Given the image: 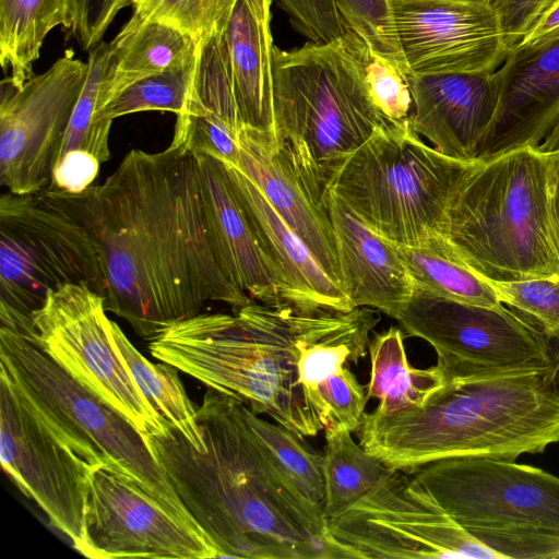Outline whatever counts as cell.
<instances>
[{"label": "cell", "mask_w": 559, "mask_h": 559, "mask_svg": "<svg viewBox=\"0 0 559 559\" xmlns=\"http://www.w3.org/2000/svg\"><path fill=\"white\" fill-rule=\"evenodd\" d=\"M91 235L106 277L107 311L144 340L195 317L209 301L252 299L212 252L197 156L182 147L131 150L107 180L81 193L41 190Z\"/></svg>", "instance_id": "cell-1"}, {"label": "cell", "mask_w": 559, "mask_h": 559, "mask_svg": "<svg viewBox=\"0 0 559 559\" xmlns=\"http://www.w3.org/2000/svg\"><path fill=\"white\" fill-rule=\"evenodd\" d=\"M241 405L207 389L198 408L204 452L166 419L142 438L216 558L338 559L324 511L276 469Z\"/></svg>", "instance_id": "cell-2"}, {"label": "cell", "mask_w": 559, "mask_h": 559, "mask_svg": "<svg viewBox=\"0 0 559 559\" xmlns=\"http://www.w3.org/2000/svg\"><path fill=\"white\" fill-rule=\"evenodd\" d=\"M359 443L413 473L450 457L515 461L559 442V371L447 380L419 407L365 413Z\"/></svg>", "instance_id": "cell-3"}, {"label": "cell", "mask_w": 559, "mask_h": 559, "mask_svg": "<svg viewBox=\"0 0 559 559\" xmlns=\"http://www.w3.org/2000/svg\"><path fill=\"white\" fill-rule=\"evenodd\" d=\"M165 329L151 355L306 438L323 430L299 373L311 313L257 301Z\"/></svg>", "instance_id": "cell-4"}, {"label": "cell", "mask_w": 559, "mask_h": 559, "mask_svg": "<svg viewBox=\"0 0 559 559\" xmlns=\"http://www.w3.org/2000/svg\"><path fill=\"white\" fill-rule=\"evenodd\" d=\"M274 140L321 209L347 159L389 121L347 29L328 43L273 50Z\"/></svg>", "instance_id": "cell-5"}, {"label": "cell", "mask_w": 559, "mask_h": 559, "mask_svg": "<svg viewBox=\"0 0 559 559\" xmlns=\"http://www.w3.org/2000/svg\"><path fill=\"white\" fill-rule=\"evenodd\" d=\"M551 162L532 146L479 160L448 211L450 258L498 282L559 277Z\"/></svg>", "instance_id": "cell-6"}, {"label": "cell", "mask_w": 559, "mask_h": 559, "mask_svg": "<svg viewBox=\"0 0 559 559\" xmlns=\"http://www.w3.org/2000/svg\"><path fill=\"white\" fill-rule=\"evenodd\" d=\"M478 163L426 144L408 118L380 128L342 166L330 190L383 238L447 254L450 204Z\"/></svg>", "instance_id": "cell-7"}, {"label": "cell", "mask_w": 559, "mask_h": 559, "mask_svg": "<svg viewBox=\"0 0 559 559\" xmlns=\"http://www.w3.org/2000/svg\"><path fill=\"white\" fill-rule=\"evenodd\" d=\"M438 504L502 559H559V477L491 457H450L411 473Z\"/></svg>", "instance_id": "cell-8"}, {"label": "cell", "mask_w": 559, "mask_h": 559, "mask_svg": "<svg viewBox=\"0 0 559 559\" xmlns=\"http://www.w3.org/2000/svg\"><path fill=\"white\" fill-rule=\"evenodd\" d=\"M0 367L79 454L93 465L107 466L132 480L204 535L142 435L128 419L73 379L35 343L4 326H0Z\"/></svg>", "instance_id": "cell-9"}, {"label": "cell", "mask_w": 559, "mask_h": 559, "mask_svg": "<svg viewBox=\"0 0 559 559\" xmlns=\"http://www.w3.org/2000/svg\"><path fill=\"white\" fill-rule=\"evenodd\" d=\"M85 284L105 298L106 277L91 235L44 191L0 198V326L34 340L33 312L47 295Z\"/></svg>", "instance_id": "cell-10"}, {"label": "cell", "mask_w": 559, "mask_h": 559, "mask_svg": "<svg viewBox=\"0 0 559 559\" xmlns=\"http://www.w3.org/2000/svg\"><path fill=\"white\" fill-rule=\"evenodd\" d=\"M395 320L437 353L445 381L559 371L549 337L503 305L488 307L414 287Z\"/></svg>", "instance_id": "cell-11"}, {"label": "cell", "mask_w": 559, "mask_h": 559, "mask_svg": "<svg viewBox=\"0 0 559 559\" xmlns=\"http://www.w3.org/2000/svg\"><path fill=\"white\" fill-rule=\"evenodd\" d=\"M328 525L343 559H502L452 519L412 474L400 469Z\"/></svg>", "instance_id": "cell-12"}, {"label": "cell", "mask_w": 559, "mask_h": 559, "mask_svg": "<svg viewBox=\"0 0 559 559\" xmlns=\"http://www.w3.org/2000/svg\"><path fill=\"white\" fill-rule=\"evenodd\" d=\"M106 311L104 298L87 285L59 287L33 312L32 342L141 435L160 432L165 418L132 380L116 349Z\"/></svg>", "instance_id": "cell-13"}, {"label": "cell", "mask_w": 559, "mask_h": 559, "mask_svg": "<svg viewBox=\"0 0 559 559\" xmlns=\"http://www.w3.org/2000/svg\"><path fill=\"white\" fill-rule=\"evenodd\" d=\"M0 459L15 486L38 504L49 524L78 550L84 539L90 479L98 466L51 428L3 369Z\"/></svg>", "instance_id": "cell-14"}, {"label": "cell", "mask_w": 559, "mask_h": 559, "mask_svg": "<svg viewBox=\"0 0 559 559\" xmlns=\"http://www.w3.org/2000/svg\"><path fill=\"white\" fill-rule=\"evenodd\" d=\"M88 74L72 49L22 85L1 81L0 182L16 194L37 193L52 165Z\"/></svg>", "instance_id": "cell-15"}, {"label": "cell", "mask_w": 559, "mask_h": 559, "mask_svg": "<svg viewBox=\"0 0 559 559\" xmlns=\"http://www.w3.org/2000/svg\"><path fill=\"white\" fill-rule=\"evenodd\" d=\"M91 559L216 558L209 539L132 480L96 467L90 479L84 539Z\"/></svg>", "instance_id": "cell-16"}, {"label": "cell", "mask_w": 559, "mask_h": 559, "mask_svg": "<svg viewBox=\"0 0 559 559\" xmlns=\"http://www.w3.org/2000/svg\"><path fill=\"white\" fill-rule=\"evenodd\" d=\"M397 43L409 74L493 72L509 49L489 4L391 0Z\"/></svg>", "instance_id": "cell-17"}, {"label": "cell", "mask_w": 559, "mask_h": 559, "mask_svg": "<svg viewBox=\"0 0 559 559\" xmlns=\"http://www.w3.org/2000/svg\"><path fill=\"white\" fill-rule=\"evenodd\" d=\"M499 104L476 159L537 147L559 119V31L516 44L495 71Z\"/></svg>", "instance_id": "cell-18"}, {"label": "cell", "mask_w": 559, "mask_h": 559, "mask_svg": "<svg viewBox=\"0 0 559 559\" xmlns=\"http://www.w3.org/2000/svg\"><path fill=\"white\" fill-rule=\"evenodd\" d=\"M414 131L449 157L475 160L497 112L493 72L409 74Z\"/></svg>", "instance_id": "cell-19"}, {"label": "cell", "mask_w": 559, "mask_h": 559, "mask_svg": "<svg viewBox=\"0 0 559 559\" xmlns=\"http://www.w3.org/2000/svg\"><path fill=\"white\" fill-rule=\"evenodd\" d=\"M226 166L280 294L282 307L301 313L352 310L347 296L254 182L241 169L227 163Z\"/></svg>", "instance_id": "cell-20"}, {"label": "cell", "mask_w": 559, "mask_h": 559, "mask_svg": "<svg viewBox=\"0 0 559 559\" xmlns=\"http://www.w3.org/2000/svg\"><path fill=\"white\" fill-rule=\"evenodd\" d=\"M224 25L198 44L191 84L170 145L194 155H213L238 167V136L243 124L233 88Z\"/></svg>", "instance_id": "cell-21"}, {"label": "cell", "mask_w": 559, "mask_h": 559, "mask_svg": "<svg viewBox=\"0 0 559 559\" xmlns=\"http://www.w3.org/2000/svg\"><path fill=\"white\" fill-rule=\"evenodd\" d=\"M195 156L207 238L222 272L257 302L282 307L280 294L237 197L226 163L209 154Z\"/></svg>", "instance_id": "cell-22"}, {"label": "cell", "mask_w": 559, "mask_h": 559, "mask_svg": "<svg viewBox=\"0 0 559 559\" xmlns=\"http://www.w3.org/2000/svg\"><path fill=\"white\" fill-rule=\"evenodd\" d=\"M324 206L335 235L341 286L352 307L372 308L395 319L414 283L394 242L368 227L331 190Z\"/></svg>", "instance_id": "cell-23"}, {"label": "cell", "mask_w": 559, "mask_h": 559, "mask_svg": "<svg viewBox=\"0 0 559 559\" xmlns=\"http://www.w3.org/2000/svg\"><path fill=\"white\" fill-rule=\"evenodd\" d=\"M238 145L237 168L254 182L342 289L336 240L326 209L318 206L307 193L293 166L276 146L274 134L242 127Z\"/></svg>", "instance_id": "cell-24"}, {"label": "cell", "mask_w": 559, "mask_h": 559, "mask_svg": "<svg viewBox=\"0 0 559 559\" xmlns=\"http://www.w3.org/2000/svg\"><path fill=\"white\" fill-rule=\"evenodd\" d=\"M223 35L243 127L274 134L271 0H234Z\"/></svg>", "instance_id": "cell-25"}, {"label": "cell", "mask_w": 559, "mask_h": 559, "mask_svg": "<svg viewBox=\"0 0 559 559\" xmlns=\"http://www.w3.org/2000/svg\"><path fill=\"white\" fill-rule=\"evenodd\" d=\"M198 44L176 27L133 13L109 43L98 111L133 81L194 59Z\"/></svg>", "instance_id": "cell-26"}, {"label": "cell", "mask_w": 559, "mask_h": 559, "mask_svg": "<svg viewBox=\"0 0 559 559\" xmlns=\"http://www.w3.org/2000/svg\"><path fill=\"white\" fill-rule=\"evenodd\" d=\"M370 376L366 396L378 400L373 409L392 415L409 407H419L445 383L437 364L426 369L413 367L405 352L402 330L391 326L370 340Z\"/></svg>", "instance_id": "cell-27"}, {"label": "cell", "mask_w": 559, "mask_h": 559, "mask_svg": "<svg viewBox=\"0 0 559 559\" xmlns=\"http://www.w3.org/2000/svg\"><path fill=\"white\" fill-rule=\"evenodd\" d=\"M59 25L69 27L67 0H0V62L15 85L34 75L44 40Z\"/></svg>", "instance_id": "cell-28"}, {"label": "cell", "mask_w": 559, "mask_h": 559, "mask_svg": "<svg viewBox=\"0 0 559 559\" xmlns=\"http://www.w3.org/2000/svg\"><path fill=\"white\" fill-rule=\"evenodd\" d=\"M324 504L326 520L336 519L385 479L391 468L370 454L346 429H324Z\"/></svg>", "instance_id": "cell-29"}, {"label": "cell", "mask_w": 559, "mask_h": 559, "mask_svg": "<svg viewBox=\"0 0 559 559\" xmlns=\"http://www.w3.org/2000/svg\"><path fill=\"white\" fill-rule=\"evenodd\" d=\"M111 332L116 349L140 392L197 450L204 452L206 445L198 423V408L188 397L180 370L164 361L147 360L115 321Z\"/></svg>", "instance_id": "cell-30"}, {"label": "cell", "mask_w": 559, "mask_h": 559, "mask_svg": "<svg viewBox=\"0 0 559 559\" xmlns=\"http://www.w3.org/2000/svg\"><path fill=\"white\" fill-rule=\"evenodd\" d=\"M241 411L276 469L304 498L323 510V454L312 449L305 438L261 418L243 403Z\"/></svg>", "instance_id": "cell-31"}, {"label": "cell", "mask_w": 559, "mask_h": 559, "mask_svg": "<svg viewBox=\"0 0 559 559\" xmlns=\"http://www.w3.org/2000/svg\"><path fill=\"white\" fill-rule=\"evenodd\" d=\"M394 245L414 287L475 305H502L481 277L455 260L427 248Z\"/></svg>", "instance_id": "cell-32"}, {"label": "cell", "mask_w": 559, "mask_h": 559, "mask_svg": "<svg viewBox=\"0 0 559 559\" xmlns=\"http://www.w3.org/2000/svg\"><path fill=\"white\" fill-rule=\"evenodd\" d=\"M108 61L109 44L100 43L90 50L87 59L88 74L71 115L55 162L73 151L91 153L100 163L109 159L108 139L111 121H99L97 117L102 84Z\"/></svg>", "instance_id": "cell-33"}, {"label": "cell", "mask_w": 559, "mask_h": 559, "mask_svg": "<svg viewBox=\"0 0 559 559\" xmlns=\"http://www.w3.org/2000/svg\"><path fill=\"white\" fill-rule=\"evenodd\" d=\"M194 62L195 57L189 62L133 81L99 109L98 120L112 122L118 117L148 110L178 115L189 92Z\"/></svg>", "instance_id": "cell-34"}, {"label": "cell", "mask_w": 559, "mask_h": 559, "mask_svg": "<svg viewBox=\"0 0 559 559\" xmlns=\"http://www.w3.org/2000/svg\"><path fill=\"white\" fill-rule=\"evenodd\" d=\"M345 27L408 75L395 32L391 0H334Z\"/></svg>", "instance_id": "cell-35"}, {"label": "cell", "mask_w": 559, "mask_h": 559, "mask_svg": "<svg viewBox=\"0 0 559 559\" xmlns=\"http://www.w3.org/2000/svg\"><path fill=\"white\" fill-rule=\"evenodd\" d=\"M234 0H133L135 14L168 24L197 41L222 27Z\"/></svg>", "instance_id": "cell-36"}, {"label": "cell", "mask_w": 559, "mask_h": 559, "mask_svg": "<svg viewBox=\"0 0 559 559\" xmlns=\"http://www.w3.org/2000/svg\"><path fill=\"white\" fill-rule=\"evenodd\" d=\"M347 32L361 61L371 96L380 111L391 122L407 120L412 112L413 99L406 75L372 51L359 36L348 29Z\"/></svg>", "instance_id": "cell-37"}, {"label": "cell", "mask_w": 559, "mask_h": 559, "mask_svg": "<svg viewBox=\"0 0 559 559\" xmlns=\"http://www.w3.org/2000/svg\"><path fill=\"white\" fill-rule=\"evenodd\" d=\"M483 280L501 304L525 313L549 338L559 341V277L513 282Z\"/></svg>", "instance_id": "cell-38"}, {"label": "cell", "mask_w": 559, "mask_h": 559, "mask_svg": "<svg viewBox=\"0 0 559 559\" xmlns=\"http://www.w3.org/2000/svg\"><path fill=\"white\" fill-rule=\"evenodd\" d=\"M69 11L68 31L85 50L100 44L105 32L126 7L133 0H67Z\"/></svg>", "instance_id": "cell-39"}, {"label": "cell", "mask_w": 559, "mask_h": 559, "mask_svg": "<svg viewBox=\"0 0 559 559\" xmlns=\"http://www.w3.org/2000/svg\"><path fill=\"white\" fill-rule=\"evenodd\" d=\"M100 162L91 153L73 151L57 159L52 166L50 182L46 189L67 193H81L97 177Z\"/></svg>", "instance_id": "cell-40"}, {"label": "cell", "mask_w": 559, "mask_h": 559, "mask_svg": "<svg viewBox=\"0 0 559 559\" xmlns=\"http://www.w3.org/2000/svg\"><path fill=\"white\" fill-rule=\"evenodd\" d=\"M550 0H489L500 23L509 51L528 32Z\"/></svg>", "instance_id": "cell-41"}, {"label": "cell", "mask_w": 559, "mask_h": 559, "mask_svg": "<svg viewBox=\"0 0 559 559\" xmlns=\"http://www.w3.org/2000/svg\"><path fill=\"white\" fill-rule=\"evenodd\" d=\"M559 31V0H550L518 44H527Z\"/></svg>", "instance_id": "cell-42"}, {"label": "cell", "mask_w": 559, "mask_h": 559, "mask_svg": "<svg viewBox=\"0 0 559 559\" xmlns=\"http://www.w3.org/2000/svg\"><path fill=\"white\" fill-rule=\"evenodd\" d=\"M551 223L559 253V151L552 153L551 162Z\"/></svg>", "instance_id": "cell-43"}, {"label": "cell", "mask_w": 559, "mask_h": 559, "mask_svg": "<svg viewBox=\"0 0 559 559\" xmlns=\"http://www.w3.org/2000/svg\"><path fill=\"white\" fill-rule=\"evenodd\" d=\"M536 148L544 153H555L559 151V119Z\"/></svg>", "instance_id": "cell-44"}, {"label": "cell", "mask_w": 559, "mask_h": 559, "mask_svg": "<svg viewBox=\"0 0 559 559\" xmlns=\"http://www.w3.org/2000/svg\"><path fill=\"white\" fill-rule=\"evenodd\" d=\"M455 1L489 4V0H455Z\"/></svg>", "instance_id": "cell-45"}]
</instances>
